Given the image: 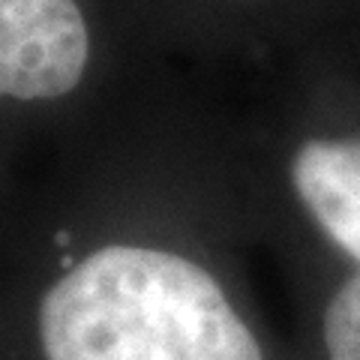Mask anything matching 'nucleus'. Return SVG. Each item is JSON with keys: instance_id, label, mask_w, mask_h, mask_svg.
Segmentation results:
<instances>
[{"instance_id": "f257e3e1", "label": "nucleus", "mask_w": 360, "mask_h": 360, "mask_svg": "<svg viewBox=\"0 0 360 360\" xmlns=\"http://www.w3.org/2000/svg\"><path fill=\"white\" fill-rule=\"evenodd\" d=\"M49 360H264L207 270L184 255L105 246L39 303Z\"/></svg>"}, {"instance_id": "f03ea898", "label": "nucleus", "mask_w": 360, "mask_h": 360, "mask_svg": "<svg viewBox=\"0 0 360 360\" xmlns=\"http://www.w3.org/2000/svg\"><path fill=\"white\" fill-rule=\"evenodd\" d=\"M87 54V25L75 0H0V96L70 94Z\"/></svg>"}, {"instance_id": "7ed1b4c3", "label": "nucleus", "mask_w": 360, "mask_h": 360, "mask_svg": "<svg viewBox=\"0 0 360 360\" xmlns=\"http://www.w3.org/2000/svg\"><path fill=\"white\" fill-rule=\"evenodd\" d=\"M291 180L321 229L360 262V139L303 144Z\"/></svg>"}, {"instance_id": "20e7f679", "label": "nucleus", "mask_w": 360, "mask_h": 360, "mask_svg": "<svg viewBox=\"0 0 360 360\" xmlns=\"http://www.w3.org/2000/svg\"><path fill=\"white\" fill-rule=\"evenodd\" d=\"M324 345L330 360H360V274L336 291L324 312Z\"/></svg>"}]
</instances>
